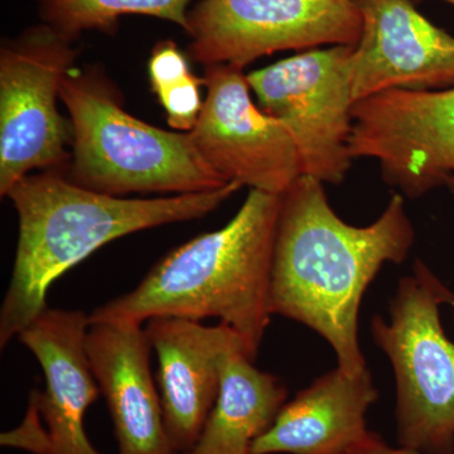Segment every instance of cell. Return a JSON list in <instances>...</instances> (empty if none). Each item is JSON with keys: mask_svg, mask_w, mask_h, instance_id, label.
Listing matches in <instances>:
<instances>
[{"mask_svg": "<svg viewBox=\"0 0 454 454\" xmlns=\"http://www.w3.org/2000/svg\"><path fill=\"white\" fill-rule=\"evenodd\" d=\"M414 243L413 223L400 193L372 225L337 216L318 179L301 176L280 195L270 278V309L312 328L339 367L363 372L358 312L367 286L387 262L402 264Z\"/></svg>", "mask_w": 454, "mask_h": 454, "instance_id": "cell-1", "label": "cell"}, {"mask_svg": "<svg viewBox=\"0 0 454 454\" xmlns=\"http://www.w3.org/2000/svg\"><path fill=\"white\" fill-rule=\"evenodd\" d=\"M241 184L208 192L125 199L74 184L59 169L17 182L7 193L20 221L11 283L0 309V348L47 309L51 286L116 239L200 219L219 208Z\"/></svg>", "mask_w": 454, "mask_h": 454, "instance_id": "cell-2", "label": "cell"}, {"mask_svg": "<svg viewBox=\"0 0 454 454\" xmlns=\"http://www.w3.org/2000/svg\"><path fill=\"white\" fill-rule=\"evenodd\" d=\"M280 195L252 190L234 217L170 252L136 289L90 313L95 322L145 325L157 317L219 319L252 360L270 324V278Z\"/></svg>", "mask_w": 454, "mask_h": 454, "instance_id": "cell-3", "label": "cell"}, {"mask_svg": "<svg viewBox=\"0 0 454 454\" xmlns=\"http://www.w3.org/2000/svg\"><path fill=\"white\" fill-rule=\"evenodd\" d=\"M61 100L73 125L65 175L79 186L116 197L177 196L231 184L206 163L191 131L160 129L130 115L97 70L71 71L62 82Z\"/></svg>", "mask_w": 454, "mask_h": 454, "instance_id": "cell-4", "label": "cell"}, {"mask_svg": "<svg viewBox=\"0 0 454 454\" xmlns=\"http://www.w3.org/2000/svg\"><path fill=\"white\" fill-rule=\"evenodd\" d=\"M454 293L423 262L403 278L390 318L375 316L372 333L396 380L399 446L424 454H454V342L441 322Z\"/></svg>", "mask_w": 454, "mask_h": 454, "instance_id": "cell-5", "label": "cell"}, {"mask_svg": "<svg viewBox=\"0 0 454 454\" xmlns=\"http://www.w3.org/2000/svg\"><path fill=\"white\" fill-rule=\"evenodd\" d=\"M74 41L41 23L0 51V195L33 169L62 170L73 125L57 107L62 82L76 62Z\"/></svg>", "mask_w": 454, "mask_h": 454, "instance_id": "cell-6", "label": "cell"}, {"mask_svg": "<svg viewBox=\"0 0 454 454\" xmlns=\"http://www.w3.org/2000/svg\"><path fill=\"white\" fill-rule=\"evenodd\" d=\"M354 46L303 51L247 74L260 107L286 128L301 176L339 184L351 168L349 59Z\"/></svg>", "mask_w": 454, "mask_h": 454, "instance_id": "cell-7", "label": "cell"}, {"mask_svg": "<svg viewBox=\"0 0 454 454\" xmlns=\"http://www.w3.org/2000/svg\"><path fill=\"white\" fill-rule=\"evenodd\" d=\"M361 31L355 0H200L184 32L192 61L245 68L280 51L356 46Z\"/></svg>", "mask_w": 454, "mask_h": 454, "instance_id": "cell-8", "label": "cell"}, {"mask_svg": "<svg viewBox=\"0 0 454 454\" xmlns=\"http://www.w3.org/2000/svg\"><path fill=\"white\" fill-rule=\"evenodd\" d=\"M352 119V160H375L403 195H426L454 176V86L389 90L357 101Z\"/></svg>", "mask_w": 454, "mask_h": 454, "instance_id": "cell-9", "label": "cell"}, {"mask_svg": "<svg viewBox=\"0 0 454 454\" xmlns=\"http://www.w3.org/2000/svg\"><path fill=\"white\" fill-rule=\"evenodd\" d=\"M243 70L205 67L207 95L191 134L203 160L225 181L283 195L301 176L297 148L286 128L254 104Z\"/></svg>", "mask_w": 454, "mask_h": 454, "instance_id": "cell-10", "label": "cell"}, {"mask_svg": "<svg viewBox=\"0 0 454 454\" xmlns=\"http://www.w3.org/2000/svg\"><path fill=\"white\" fill-rule=\"evenodd\" d=\"M363 18L349 59L355 104L394 89L454 86V37L433 25L414 0H355Z\"/></svg>", "mask_w": 454, "mask_h": 454, "instance_id": "cell-11", "label": "cell"}, {"mask_svg": "<svg viewBox=\"0 0 454 454\" xmlns=\"http://www.w3.org/2000/svg\"><path fill=\"white\" fill-rule=\"evenodd\" d=\"M145 330L158 357L155 381L169 441L176 452L184 454L195 446L216 403L221 358L247 349L240 336L223 324L157 317L145 322Z\"/></svg>", "mask_w": 454, "mask_h": 454, "instance_id": "cell-12", "label": "cell"}, {"mask_svg": "<svg viewBox=\"0 0 454 454\" xmlns=\"http://www.w3.org/2000/svg\"><path fill=\"white\" fill-rule=\"evenodd\" d=\"M90 317L82 310L47 309L18 339L37 358L43 393H32L46 424V454H101L85 429L90 406L100 389L86 354Z\"/></svg>", "mask_w": 454, "mask_h": 454, "instance_id": "cell-13", "label": "cell"}, {"mask_svg": "<svg viewBox=\"0 0 454 454\" xmlns=\"http://www.w3.org/2000/svg\"><path fill=\"white\" fill-rule=\"evenodd\" d=\"M85 346L109 408L118 454H178L167 432L151 369L152 346L143 325L90 324Z\"/></svg>", "mask_w": 454, "mask_h": 454, "instance_id": "cell-14", "label": "cell"}, {"mask_svg": "<svg viewBox=\"0 0 454 454\" xmlns=\"http://www.w3.org/2000/svg\"><path fill=\"white\" fill-rule=\"evenodd\" d=\"M376 400L369 370L337 366L282 406L253 454H348L372 434L366 413Z\"/></svg>", "mask_w": 454, "mask_h": 454, "instance_id": "cell-15", "label": "cell"}, {"mask_svg": "<svg viewBox=\"0 0 454 454\" xmlns=\"http://www.w3.org/2000/svg\"><path fill=\"white\" fill-rule=\"evenodd\" d=\"M286 389L262 372L244 349L227 352L220 363V391L201 435L184 454H253L254 443L286 404Z\"/></svg>", "mask_w": 454, "mask_h": 454, "instance_id": "cell-16", "label": "cell"}, {"mask_svg": "<svg viewBox=\"0 0 454 454\" xmlns=\"http://www.w3.org/2000/svg\"><path fill=\"white\" fill-rule=\"evenodd\" d=\"M42 23H46L70 40L83 32L114 33L119 20L138 14L168 20L187 29L192 0H35Z\"/></svg>", "mask_w": 454, "mask_h": 454, "instance_id": "cell-17", "label": "cell"}, {"mask_svg": "<svg viewBox=\"0 0 454 454\" xmlns=\"http://www.w3.org/2000/svg\"><path fill=\"white\" fill-rule=\"evenodd\" d=\"M148 71L169 127L184 133L192 131L203 106V82L191 71L187 56L175 42H160L152 52Z\"/></svg>", "mask_w": 454, "mask_h": 454, "instance_id": "cell-18", "label": "cell"}, {"mask_svg": "<svg viewBox=\"0 0 454 454\" xmlns=\"http://www.w3.org/2000/svg\"><path fill=\"white\" fill-rule=\"evenodd\" d=\"M348 454H424L418 452V450H411V448L405 447H391L387 442L372 432L370 437L366 439L363 443L358 444L354 450H349Z\"/></svg>", "mask_w": 454, "mask_h": 454, "instance_id": "cell-19", "label": "cell"}, {"mask_svg": "<svg viewBox=\"0 0 454 454\" xmlns=\"http://www.w3.org/2000/svg\"><path fill=\"white\" fill-rule=\"evenodd\" d=\"M444 186L450 188V192L454 195V176H450V178L447 179L446 184Z\"/></svg>", "mask_w": 454, "mask_h": 454, "instance_id": "cell-20", "label": "cell"}, {"mask_svg": "<svg viewBox=\"0 0 454 454\" xmlns=\"http://www.w3.org/2000/svg\"><path fill=\"white\" fill-rule=\"evenodd\" d=\"M414 2H419V0H414ZM443 2L450 3V4H452L454 7V0H443Z\"/></svg>", "mask_w": 454, "mask_h": 454, "instance_id": "cell-21", "label": "cell"}, {"mask_svg": "<svg viewBox=\"0 0 454 454\" xmlns=\"http://www.w3.org/2000/svg\"><path fill=\"white\" fill-rule=\"evenodd\" d=\"M450 306H452V307H453V309H454V301H453V303H452V304H450Z\"/></svg>", "mask_w": 454, "mask_h": 454, "instance_id": "cell-22", "label": "cell"}]
</instances>
